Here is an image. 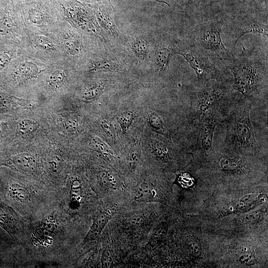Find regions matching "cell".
Returning a JSON list of instances; mask_svg holds the SVG:
<instances>
[{
  "label": "cell",
  "mask_w": 268,
  "mask_h": 268,
  "mask_svg": "<svg viewBox=\"0 0 268 268\" xmlns=\"http://www.w3.org/2000/svg\"><path fill=\"white\" fill-rule=\"evenodd\" d=\"M234 77V91L252 101L268 89L267 60L256 48L247 50L243 47L241 53L235 55L226 63Z\"/></svg>",
  "instance_id": "cell-1"
},
{
  "label": "cell",
  "mask_w": 268,
  "mask_h": 268,
  "mask_svg": "<svg viewBox=\"0 0 268 268\" xmlns=\"http://www.w3.org/2000/svg\"><path fill=\"white\" fill-rule=\"evenodd\" d=\"M239 100L226 120V147L234 151L253 152L260 150L255 136L250 117L252 101Z\"/></svg>",
  "instance_id": "cell-2"
},
{
  "label": "cell",
  "mask_w": 268,
  "mask_h": 268,
  "mask_svg": "<svg viewBox=\"0 0 268 268\" xmlns=\"http://www.w3.org/2000/svg\"><path fill=\"white\" fill-rule=\"evenodd\" d=\"M232 85H229L223 78L211 80L195 90L190 91L192 105L199 118L207 112L216 113L220 105H224L232 101L234 96Z\"/></svg>",
  "instance_id": "cell-3"
},
{
  "label": "cell",
  "mask_w": 268,
  "mask_h": 268,
  "mask_svg": "<svg viewBox=\"0 0 268 268\" xmlns=\"http://www.w3.org/2000/svg\"><path fill=\"white\" fill-rule=\"evenodd\" d=\"M175 54L182 56L194 70L198 87L204 85L211 80H220L223 74L209 60L205 52L191 40L178 44Z\"/></svg>",
  "instance_id": "cell-4"
},
{
  "label": "cell",
  "mask_w": 268,
  "mask_h": 268,
  "mask_svg": "<svg viewBox=\"0 0 268 268\" xmlns=\"http://www.w3.org/2000/svg\"><path fill=\"white\" fill-rule=\"evenodd\" d=\"M222 27V23L218 20L200 23L196 26L191 40L204 51L212 52L220 60L227 63L234 55L228 50L223 43Z\"/></svg>",
  "instance_id": "cell-5"
},
{
  "label": "cell",
  "mask_w": 268,
  "mask_h": 268,
  "mask_svg": "<svg viewBox=\"0 0 268 268\" xmlns=\"http://www.w3.org/2000/svg\"><path fill=\"white\" fill-rule=\"evenodd\" d=\"M232 29L235 37L233 51L238 41L246 34H261L268 37L267 19L262 21L251 16L244 15L235 18L232 22Z\"/></svg>",
  "instance_id": "cell-6"
},
{
  "label": "cell",
  "mask_w": 268,
  "mask_h": 268,
  "mask_svg": "<svg viewBox=\"0 0 268 268\" xmlns=\"http://www.w3.org/2000/svg\"><path fill=\"white\" fill-rule=\"evenodd\" d=\"M16 7L12 0H0V42L10 43L16 31Z\"/></svg>",
  "instance_id": "cell-7"
},
{
  "label": "cell",
  "mask_w": 268,
  "mask_h": 268,
  "mask_svg": "<svg viewBox=\"0 0 268 268\" xmlns=\"http://www.w3.org/2000/svg\"><path fill=\"white\" fill-rule=\"evenodd\" d=\"M94 5V13L99 25L111 36L119 37L120 33L114 21V8L110 0H100Z\"/></svg>",
  "instance_id": "cell-8"
},
{
  "label": "cell",
  "mask_w": 268,
  "mask_h": 268,
  "mask_svg": "<svg viewBox=\"0 0 268 268\" xmlns=\"http://www.w3.org/2000/svg\"><path fill=\"white\" fill-rule=\"evenodd\" d=\"M215 113L207 112L199 118L200 127L199 134V147L208 151L212 148L215 126L217 124Z\"/></svg>",
  "instance_id": "cell-9"
},
{
  "label": "cell",
  "mask_w": 268,
  "mask_h": 268,
  "mask_svg": "<svg viewBox=\"0 0 268 268\" xmlns=\"http://www.w3.org/2000/svg\"><path fill=\"white\" fill-rule=\"evenodd\" d=\"M177 45L171 41L158 44L154 52V65L159 74H164L168 69L171 57L175 54Z\"/></svg>",
  "instance_id": "cell-10"
},
{
  "label": "cell",
  "mask_w": 268,
  "mask_h": 268,
  "mask_svg": "<svg viewBox=\"0 0 268 268\" xmlns=\"http://www.w3.org/2000/svg\"><path fill=\"white\" fill-rule=\"evenodd\" d=\"M220 170L226 174H238L243 172L245 165L239 156L231 154H222L218 159Z\"/></svg>",
  "instance_id": "cell-11"
},
{
  "label": "cell",
  "mask_w": 268,
  "mask_h": 268,
  "mask_svg": "<svg viewBox=\"0 0 268 268\" xmlns=\"http://www.w3.org/2000/svg\"><path fill=\"white\" fill-rule=\"evenodd\" d=\"M39 73L38 67L30 62L19 63L13 65L10 76L14 79L21 80L35 77Z\"/></svg>",
  "instance_id": "cell-12"
},
{
  "label": "cell",
  "mask_w": 268,
  "mask_h": 268,
  "mask_svg": "<svg viewBox=\"0 0 268 268\" xmlns=\"http://www.w3.org/2000/svg\"><path fill=\"white\" fill-rule=\"evenodd\" d=\"M148 148L150 152L158 159L164 162L169 161L170 151L167 144L163 141L151 138L148 142Z\"/></svg>",
  "instance_id": "cell-13"
},
{
  "label": "cell",
  "mask_w": 268,
  "mask_h": 268,
  "mask_svg": "<svg viewBox=\"0 0 268 268\" xmlns=\"http://www.w3.org/2000/svg\"><path fill=\"white\" fill-rule=\"evenodd\" d=\"M110 217V214L106 211L99 213L85 237V241L87 242L95 239L101 233Z\"/></svg>",
  "instance_id": "cell-14"
},
{
  "label": "cell",
  "mask_w": 268,
  "mask_h": 268,
  "mask_svg": "<svg viewBox=\"0 0 268 268\" xmlns=\"http://www.w3.org/2000/svg\"><path fill=\"white\" fill-rule=\"evenodd\" d=\"M120 69L119 64L109 59H102L94 61L90 68L93 71H116Z\"/></svg>",
  "instance_id": "cell-15"
},
{
  "label": "cell",
  "mask_w": 268,
  "mask_h": 268,
  "mask_svg": "<svg viewBox=\"0 0 268 268\" xmlns=\"http://www.w3.org/2000/svg\"><path fill=\"white\" fill-rule=\"evenodd\" d=\"M14 53L10 43L0 42V71L6 68L11 62Z\"/></svg>",
  "instance_id": "cell-16"
},
{
  "label": "cell",
  "mask_w": 268,
  "mask_h": 268,
  "mask_svg": "<svg viewBox=\"0 0 268 268\" xmlns=\"http://www.w3.org/2000/svg\"><path fill=\"white\" fill-rule=\"evenodd\" d=\"M131 49L134 55L141 60H144L148 53L149 43L142 39H136L132 42Z\"/></svg>",
  "instance_id": "cell-17"
},
{
  "label": "cell",
  "mask_w": 268,
  "mask_h": 268,
  "mask_svg": "<svg viewBox=\"0 0 268 268\" xmlns=\"http://www.w3.org/2000/svg\"><path fill=\"white\" fill-rule=\"evenodd\" d=\"M61 120L64 128L68 132L75 131L79 126L78 117L74 113H68L61 115Z\"/></svg>",
  "instance_id": "cell-18"
},
{
  "label": "cell",
  "mask_w": 268,
  "mask_h": 268,
  "mask_svg": "<svg viewBox=\"0 0 268 268\" xmlns=\"http://www.w3.org/2000/svg\"><path fill=\"white\" fill-rule=\"evenodd\" d=\"M66 49L72 55L79 54L81 51V44L78 37L73 34L66 37L64 41Z\"/></svg>",
  "instance_id": "cell-19"
},
{
  "label": "cell",
  "mask_w": 268,
  "mask_h": 268,
  "mask_svg": "<svg viewBox=\"0 0 268 268\" xmlns=\"http://www.w3.org/2000/svg\"><path fill=\"white\" fill-rule=\"evenodd\" d=\"M39 127L38 123L34 119H25L18 123L17 131L22 135L31 134L36 131Z\"/></svg>",
  "instance_id": "cell-20"
},
{
  "label": "cell",
  "mask_w": 268,
  "mask_h": 268,
  "mask_svg": "<svg viewBox=\"0 0 268 268\" xmlns=\"http://www.w3.org/2000/svg\"><path fill=\"white\" fill-rule=\"evenodd\" d=\"M105 86L103 83H97L86 88L82 93V99L89 101L97 98L103 92Z\"/></svg>",
  "instance_id": "cell-21"
},
{
  "label": "cell",
  "mask_w": 268,
  "mask_h": 268,
  "mask_svg": "<svg viewBox=\"0 0 268 268\" xmlns=\"http://www.w3.org/2000/svg\"><path fill=\"white\" fill-rule=\"evenodd\" d=\"M15 161L18 166L26 170L33 169L35 164L34 157L28 153H21L14 157Z\"/></svg>",
  "instance_id": "cell-22"
},
{
  "label": "cell",
  "mask_w": 268,
  "mask_h": 268,
  "mask_svg": "<svg viewBox=\"0 0 268 268\" xmlns=\"http://www.w3.org/2000/svg\"><path fill=\"white\" fill-rule=\"evenodd\" d=\"M117 119L123 132L125 133L131 126L134 119V115L131 111L123 112L118 114Z\"/></svg>",
  "instance_id": "cell-23"
},
{
  "label": "cell",
  "mask_w": 268,
  "mask_h": 268,
  "mask_svg": "<svg viewBox=\"0 0 268 268\" xmlns=\"http://www.w3.org/2000/svg\"><path fill=\"white\" fill-rule=\"evenodd\" d=\"M148 120L150 126L155 131L161 134L165 133V128L163 121L156 113L151 112L149 115Z\"/></svg>",
  "instance_id": "cell-24"
},
{
  "label": "cell",
  "mask_w": 268,
  "mask_h": 268,
  "mask_svg": "<svg viewBox=\"0 0 268 268\" xmlns=\"http://www.w3.org/2000/svg\"><path fill=\"white\" fill-rule=\"evenodd\" d=\"M89 145L93 149L99 152L111 153L107 145L99 137L92 136L89 140Z\"/></svg>",
  "instance_id": "cell-25"
},
{
  "label": "cell",
  "mask_w": 268,
  "mask_h": 268,
  "mask_svg": "<svg viewBox=\"0 0 268 268\" xmlns=\"http://www.w3.org/2000/svg\"><path fill=\"white\" fill-rule=\"evenodd\" d=\"M66 74L62 70H56L49 75L48 83L52 87H57L61 85L65 79Z\"/></svg>",
  "instance_id": "cell-26"
},
{
  "label": "cell",
  "mask_w": 268,
  "mask_h": 268,
  "mask_svg": "<svg viewBox=\"0 0 268 268\" xmlns=\"http://www.w3.org/2000/svg\"><path fill=\"white\" fill-rule=\"evenodd\" d=\"M151 189L147 183H142L139 186L136 194L138 201H146L151 197Z\"/></svg>",
  "instance_id": "cell-27"
},
{
  "label": "cell",
  "mask_w": 268,
  "mask_h": 268,
  "mask_svg": "<svg viewBox=\"0 0 268 268\" xmlns=\"http://www.w3.org/2000/svg\"><path fill=\"white\" fill-rule=\"evenodd\" d=\"M139 145L138 142L132 144L130 151V158L134 164L137 161L140 155Z\"/></svg>",
  "instance_id": "cell-28"
},
{
  "label": "cell",
  "mask_w": 268,
  "mask_h": 268,
  "mask_svg": "<svg viewBox=\"0 0 268 268\" xmlns=\"http://www.w3.org/2000/svg\"><path fill=\"white\" fill-rule=\"evenodd\" d=\"M35 43L46 49H54V48L53 43L49 39L42 36L37 37L35 39Z\"/></svg>",
  "instance_id": "cell-29"
},
{
  "label": "cell",
  "mask_w": 268,
  "mask_h": 268,
  "mask_svg": "<svg viewBox=\"0 0 268 268\" xmlns=\"http://www.w3.org/2000/svg\"><path fill=\"white\" fill-rule=\"evenodd\" d=\"M101 126L104 131L108 135L112 138L115 137V131L111 124L107 121L101 122Z\"/></svg>",
  "instance_id": "cell-30"
},
{
  "label": "cell",
  "mask_w": 268,
  "mask_h": 268,
  "mask_svg": "<svg viewBox=\"0 0 268 268\" xmlns=\"http://www.w3.org/2000/svg\"><path fill=\"white\" fill-rule=\"evenodd\" d=\"M239 260L242 264L247 266L254 265L256 262L254 256L251 254L242 255L240 257Z\"/></svg>",
  "instance_id": "cell-31"
},
{
  "label": "cell",
  "mask_w": 268,
  "mask_h": 268,
  "mask_svg": "<svg viewBox=\"0 0 268 268\" xmlns=\"http://www.w3.org/2000/svg\"><path fill=\"white\" fill-rule=\"evenodd\" d=\"M260 214L256 212H253L247 215L245 218L246 221L248 222H253L258 220L260 218Z\"/></svg>",
  "instance_id": "cell-32"
},
{
  "label": "cell",
  "mask_w": 268,
  "mask_h": 268,
  "mask_svg": "<svg viewBox=\"0 0 268 268\" xmlns=\"http://www.w3.org/2000/svg\"><path fill=\"white\" fill-rule=\"evenodd\" d=\"M80 2H82L83 3H88V4H94L98 1H99L100 0H78Z\"/></svg>",
  "instance_id": "cell-33"
},
{
  "label": "cell",
  "mask_w": 268,
  "mask_h": 268,
  "mask_svg": "<svg viewBox=\"0 0 268 268\" xmlns=\"http://www.w3.org/2000/svg\"><path fill=\"white\" fill-rule=\"evenodd\" d=\"M3 123H0V132L1 131L3 128Z\"/></svg>",
  "instance_id": "cell-34"
},
{
  "label": "cell",
  "mask_w": 268,
  "mask_h": 268,
  "mask_svg": "<svg viewBox=\"0 0 268 268\" xmlns=\"http://www.w3.org/2000/svg\"><path fill=\"white\" fill-rule=\"evenodd\" d=\"M155 0L158 1H160V2H164L163 0Z\"/></svg>",
  "instance_id": "cell-35"
}]
</instances>
